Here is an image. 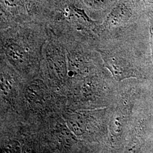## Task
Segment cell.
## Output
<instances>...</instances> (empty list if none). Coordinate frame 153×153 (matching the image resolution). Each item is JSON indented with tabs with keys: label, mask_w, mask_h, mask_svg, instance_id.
Here are the masks:
<instances>
[{
	"label": "cell",
	"mask_w": 153,
	"mask_h": 153,
	"mask_svg": "<svg viewBox=\"0 0 153 153\" xmlns=\"http://www.w3.org/2000/svg\"><path fill=\"white\" fill-rule=\"evenodd\" d=\"M152 53H153V33H152Z\"/></svg>",
	"instance_id": "5b68a950"
},
{
	"label": "cell",
	"mask_w": 153,
	"mask_h": 153,
	"mask_svg": "<svg viewBox=\"0 0 153 153\" xmlns=\"http://www.w3.org/2000/svg\"><path fill=\"white\" fill-rule=\"evenodd\" d=\"M69 127L72 131L78 135L82 134L85 131L84 121L79 116H73L68 121Z\"/></svg>",
	"instance_id": "7a4b0ae2"
},
{
	"label": "cell",
	"mask_w": 153,
	"mask_h": 153,
	"mask_svg": "<svg viewBox=\"0 0 153 153\" xmlns=\"http://www.w3.org/2000/svg\"><path fill=\"white\" fill-rule=\"evenodd\" d=\"M6 54L11 59L16 61L22 60L24 57L22 49L17 45H10L6 50Z\"/></svg>",
	"instance_id": "3957f363"
},
{
	"label": "cell",
	"mask_w": 153,
	"mask_h": 153,
	"mask_svg": "<svg viewBox=\"0 0 153 153\" xmlns=\"http://www.w3.org/2000/svg\"><path fill=\"white\" fill-rule=\"evenodd\" d=\"M39 92L38 89H37V88L35 86L28 88L27 91V96L29 100L31 101H36L39 99L40 97Z\"/></svg>",
	"instance_id": "277c9868"
},
{
	"label": "cell",
	"mask_w": 153,
	"mask_h": 153,
	"mask_svg": "<svg viewBox=\"0 0 153 153\" xmlns=\"http://www.w3.org/2000/svg\"><path fill=\"white\" fill-rule=\"evenodd\" d=\"M106 65L118 81L129 77H139L140 73L130 64L125 61L112 59L107 61Z\"/></svg>",
	"instance_id": "6da1fadb"
}]
</instances>
